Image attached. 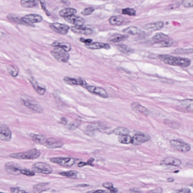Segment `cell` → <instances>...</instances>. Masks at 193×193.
<instances>
[{
  "mask_svg": "<svg viewBox=\"0 0 193 193\" xmlns=\"http://www.w3.org/2000/svg\"><path fill=\"white\" fill-rule=\"evenodd\" d=\"M159 59L166 64L186 68L190 66L191 61L188 58L175 57L167 54L159 55Z\"/></svg>",
  "mask_w": 193,
  "mask_h": 193,
  "instance_id": "1",
  "label": "cell"
},
{
  "mask_svg": "<svg viewBox=\"0 0 193 193\" xmlns=\"http://www.w3.org/2000/svg\"><path fill=\"white\" fill-rule=\"evenodd\" d=\"M41 154L39 150L34 148L22 153L11 154L10 157L11 158L21 160H34L38 158Z\"/></svg>",
  "mask_w": 193,
  "mask_h": 193,
  "instance_id": "2",
  "label": "cell"
},
{
  "mask_svg": "<svg viewBox=\"0 0 193 193\" xmlns=\"http://www.w3.org/2000/svg\"><path fill=\"white\" fill-rule=\"evenodd\" d=\"M152 40L154 43L159 44L163 47H171L173 43V40L170 37L162 33L156 34L153 37Z\"/></svg>",
  "mask_w": 193,
  "mask_h": 193,
  "instance_id": "3",
  "label": "cell"
},
{
  "mask_svg": "<svg viewBox=\"0 0 193 193\" xmlns=\"http://www.w3.org/2000/svg\"><path fill=\"white\" fill-rule=\"evenodd\" d=\"M56 47L51 51V55L57 61L60 62H67L70 58V55L68 52L61 48Z\"/></svg>",
  "mask_w": 193,
  "mask_h": 193,
  "instance_id": "4",
  "label": "cell"
},
{
  "mask_svg": "<svg viewBox=\"0 0 193 193\" xmlns=\"http://www.w3.org/2000/svg\"><path fill=\"white\" fill-rule=\"evenodd\" d=\"M32 170L35 172L44 174H50L53 172V168L49 164L42 162H37L34 164Z\"/></svg>",
  "mask_w": 193,
  "mask_h": 193,
  "instance_id": "5",
  "label": "cell"
},
{
  "mask_svg": "<svg viewBox=\"0 0 193 193\" xmlns=\"http://www.w3.org/2000/svg\"><path fill=\"white\" fill-rule=\"evenodd\" d=\"M51 162L66 167H71L75 163V159L70 157H56L50 159Z\"/></svg>",
  "mask_w": 193,
  "mask_h": 193,
  "instance_id": "6",
  "label": "cell"
},
{
  "mask_svg": "<svg viewBox=\"0 0 193 193\" xmlns=\"http://www.w3.org/2000/svg\"><path fill=\"white\" fill-rule=\"evenodd\" d=\"M5 171L8 174L15 175L21 174L22 168L20 165L14 162H8L5 163L4 165Z\"/></svg>",
  "mask_w": 193,
  "mask_h": 193,
  "instance_id": "7",
  "label": "cell"
},
{
  "mask_svg": "<svg viewBox=\"0 0 193 193\" xmlns=\"http://www.w3.org/2000/svg\"><path fill=\"white\" fill-rule=\"evenodd\" d=\"M170 144L173 148L178 151L187 153L191 149V146L187 143L177 140H171Z\"/></svg>",
  "mask_w": 193,
  "mask_h": 193,
  "instance_id": "8",
  "label": "cell"
},
{
  "mask_svg": "<svg viewBox=\"0 0 193 193\" xmlns=\"http://www.w3.org/2000/svg\"><path fill=\"white\" fill-rule=\"evenodd\" d=\"M150 139V136L148 134L139 132L132 137L131 143L134 145H139L149 140Z\"/></svg>",
  "mask_w": 193,
  "mask_h": 193,
  "instance_id": "9",
  "label": "cell"
},
{
  "mask_svg": "<svg viewBox=\"0 0 193 193\" xmlns=\"http://www.w3.org/2000/svg\"><path fill=\"white\" fill-rule=\"evenodd\" d=\"M49 26L55 32L62 35L67 34L70 29V27L68 25L59 23H51Z\"/></svg>",
  "mask_w": 193,
  "mask_h": 193,
  "instance_id": "10",
  "label": "cell"
},
{
  "mask_svg": "<svg viewBox=\"0 0 193 193\" xmlns=\"http://www.w3.org/2000/svg\"><path fill=\"white\" fill-rule=\"evenodd\" d=\"M22 101L24 105L32 110L40 114L43 113V108L36 101L28 99H23Z\"/></svg>",
  "mask_w": 193,
  "mask_h": 193,
  "instance_id": "11",
  "label": "cell"
},
{
  "mask_svg": "<svg viewBox=\"0 0 193 193\" xmlns=\"http://www.w3.org/2000/svg\"><path fill=\"white\" fill-rule=\"evenodd\" d=\"M12 132L7 125L3 124L0 127V139L7 142L11 139Z\"/></svg>",
  "mask_w": 193,
  "mask_h": 193,
  "instance_id": "12",
  "label": "cell"
},
{
  "mask_svg": "<svg viewBox=\"0 0 193 193\" xmlns=\"http://www.w3.org/2000/svg\"><path fill=\"white\" fill-rule=\"evenodd\" d=\"M22 18L23 21L28 25L40 23L43 20V17L37 14H29L24 16Z\"/></svg>",
  "mask_w": 193,
  "mask_h": 193,
  "instance_id": "13",
  "label": "cell"
},
{
  "mask_svg": "<svg viewBox=\"0 0 193 193\" xmlns=\"http://www.w3.org/2000/svg\"><path fill=\"white\" fill-rule=\"evenodd\" d=\"M86 88L90 93L94 94L103 98H107L108 97V94L107 92L103 88L94 86H86Z\"/></svg>",
  "mask_w": 193,
  "mask_h": 193,
  "instance_id": "14",
  "label": "cell"
},
{
  "mask_svg": "<svg viewBox=\"0 0 193 193\" xmlns=\"http://www.w3.org/2000/svg\"><path fill=\"white\" fill-rule=\"evenodd\" d=\"M44 145L48 148L56 149L61 148L63 145V143L60 140L54 138L47 139Z\"/></svg>",
  "mask_w": 193,
  "mask_h": 193,
  "instance_id": "15",
  "label": "cell"
},
{
  "mask_svg": "<svg viewBox=\"0 0 193 193\" xmlns=\"http://www.w3.org/2000/svg\"><path fill=\"white\" fill-rule=\"evenodd\" d=\"M131 107L134 111L145 116H149V111L143 106L141 105L139 102H134L131 104Z\"/></svg>",
  "mask_w": 193,
  "mask_h": 193,
  "instance_id": "16",
  "label": "cell"
},
{
  "mask_svg": "<svg viewBox=\"0 0 193 193\" xmlns=\"http://www.w3.org/2000/svg\"><path fill=\"white\" fill-rule=\"evenodd\" d=\"M65 21L75 26H82L85 23V21L82 17L73 15L64 18Z\"/></svg>",
  "mask_w": 193,
  "mask_h": 193,
  "instance_id": "17",
  "label": "cell"
},
{
  "mask_svg": "<svg viewBox=\"0 0 193 193\" xmlns=\"http://www.w3.org/2000/svg\"><path fill=\"white\" fill-rule=\"evenodd\" d=\"M164 26V22L162 21L150 23L147 24L144 26L145 30L149 31H154L162 29Z\"/></svg>",
  "mask_w": 193,
  "mask_h": 193,
  "instance_id": "18",
  "label": "cell"
},
{
  "mask_svg": "<svg viewBox=\"0 0 193 193\" xmlns=\"http://www.w3.org/2000/svg\"><path fill=\"white\" fill-rule=\"evenodd\" d=\"M63 80L67 84L70 85H80L86 86V85L85 81L81 79L65 77L64 78Z\"/></svg>",
  "mask_w": 193,
  "mask_h": 193,
  "instance_id": "19",
  "label": "cell"
},
{
  "mask_svg": "<svg viewBox=\"0 0 193 193\" xmlns=\"http://www.w3.org/2000/svg\"><path fill=\"white\" fill-rule=\"evenodd\" d=\"M71 29L74 33L85 35H90L93 33V31H92L91 29L87 27H84L83 26H72Z\"/></svg>",
  "mask_w": 193,
  "mask_h": 193,
  "instance_id": "20",
  "label": "cell"
},
{
  "mask_svg": "<svg viewBox=\"0 0 193 193\" xmlns=\"http://www.w3.org/2000/svg\"><path fill=\"white\" fill-rule=\"evenodd\" d=\"M179 107L185 110L193 112V99H186L180 101Z\"/></svg>",
  "mask_w": 193,
  "mask_h": 193,
  "instance_id": "21",
  "label": "cell"
},
{
  "mask_svg": "<svg viewBox=\"0 0 193 193\" xmlns=\"http://www.w3.org/2000/svg\"><path fill=\"white\" fill-rule=\"evenodd\" d=\"M87 48L91 49H97L104 48L108 49L110 48V46L108 44L102 43V42H95L86 45Z\"/></svg>",
  "mask_w": 193,
  "mask_h": 193,
  "instance_id": "22",
  "label": "cell"
},
{
  "mask_svg": "<svg viewBox=\"0 0 193 193\" xmlns=\"http://www.w3.org/2000/svg\"><path fill=\"white\" fill-rule=\"evenodd\" d=\"M77 10L75 8H67L61 10L59 12L60 16L64 18L70 16L75 15L77 13Z\"/></svg>",
  "mask_w": 193,
  "mask_h": 193,
  "instance_id": "23",
  "label": "cell"
},
{
  "mask_svg": "<svg viewBox=\"0 0 193 193\" xmlns=\"http://www.w3.org/2000/svg\"><path fill=\"white\" fill-rule=\"evenodd\" d=\"M39 2V0H21L20 3L23 7L32 8L36 7Z\"/></svg>",
  "mask_w": 193,
  "mask_h": 193,
  "instance_id": "24",
  "label": "cell"
},
{
  "mask_svg": "<svg viewBox=\"0 0 193 193\" xmlns=\"http://www.w3.org/2000/svg\"><path fill=\"white\" fill-rule=\"evenodd\" d=\"M163 164L167 165L178 166L182 164V162L179 159L173 157H168L163 161Z\"/></svg>",
  "mask_w": 193,
  "mask_h": 193,
  "instance_id": "25",
  "label": "cell"
},
{
  "mask_svg": "<svg viewBox=\"0 0 193 193\" xmlns=\"http://www.w3.org/2000/svg\"><path fill=\"white\" fill-rule=\"evenodd\" d=\"M30 82L35 91H36L39 94L43 95L45 94L46 92L45 88L40 86L38 83L36 81L34 80L31 79Z\"/></svg>",
  "mask_w": 193,
  "mask_h": 193,
  "instance_id": "26",
  "label": "cell"
},
{
  "mask_svg": "<svg viewBox=\"0 0 193 193\" xmlns=\"http://www.w3.org/2000/svg\"><path fill=\"white\" fill-rule=\"evenodd\" d=\"M30 136L35 142L44 145L45 144L46 140L47 139L45 136L40 134H31Z\"/></svg>",
  "mask_w": 193,
  "mask_h": 193,
  "instance_id": "27",
  "label": "cell"
},
{
  "mask_svg": "<svg viewBox=\"0 0 193 193\" xmlns=\"http://www.w3.org/2000/svg\"><path fill=\"white\" fill-rule=\"evenodd\" d=\"M110 24L112 25L119 26L124 22V19L120 16H113L109 19Z\"/></svg>",
  "mask_w": 193,
  "mask_h": 193,
  "instance_id": "28",
  "label": "cell"
},
{
  "mask_svg": "<svg viewBox=\"0 0 193 193\" xmlns=\"http://www.w3.org/2000/svg\"><path fill=\"white\" fill-rule=\"evenodd\" d=\"M7 18L9 21H11L12 22L15 23V24L23 25H28L25 22L23 21L22 18H19L18 16H17L15 15H9L7 16Z\"/></svg>",
  "mask_w": 193,
  "mask_h": 193,
  "instance_id": "29",
  "label": "cell"
},
{
  "mask_svg": "<svg viewBox=\"0 0 193 193\" xmlns=\"http://www.w3.org/2000/svg\"><path fill=\"white\" fill-rule=\"evenodd\" d=\"M128 38L127 35L123 34H116L113 35L109 39V41L113 43H118L122 41H123Z\"/></svg>",
  "mask_w": 193,
  "mask_h": 193,
  "instance_id": "30",
  "label": "cell"
},
{
  "mask_svg": "<svg viewBox=\"0 0 193 193\" xmlns=\"http://www.w3.org/2000/svg\"><path fill=\"white\" fill-rule=\"evenodd\" d=\"M123 32L128 34L135 35L140 33V30L137 27L134 26H130L125 28L123 30Z\"/></svg>",
  "mask_w": 193,
  "mask_h": 193,
  "instance_id": "31",
  "label": "cell"
},
{
  "mask_svg": "<svg viewBox=\"0 0 193 193\" xmlns=\"http://www.w3.org/2000/svg\"><path fill=\"white\" fill-rule=\"evenodd\" d=\"M53 45L54 47L61 48L67 52H69L71 49V45L68 43H59V42H56L53 44Z\"/></svg>",
  "mask_w": 193,
  "mask_h": 193,
  "instance_id": "32",
  "label": "cell"
},
{
  "mask_svg": "<svg viewBox=\"0 0 193 193\" xmlns=\"http://www.w3.org/2000/svg\"><path fill=\"white\" fill-rule=\"evenodd\" d=\"M114 133L118 136L127 135L129 133L128 129L126 127H118L115 128L113 131Z\"/></svg>",
  "mask_w": 193,
  "mask_h": 193,
  "instance_id": "33",
  "label": "cell"
},
{
  "mask_svg": "<svg viewBox=\"0 0 193 193\" xmlns=\"http://www.w3.org/2000/svg\"><path fill=\"white\" fill-rule=\"evenodd\" d=\"M8 73L13 77H17L19 74V69L17 67L14 65H9L7 68Z\"/></svg>",
  "mask_w": 193,
  "mask_h": 193,
  "instance_id": "34",
  "label": "cell"
},
{
  "mask_svg": "<svg viewBox=\"0 0 193 193\" xmlns=\"http://www.w3.org/2000/svg\"><path fill=\"white\" fill-rule=\"evenodd\" d=\"M62 176L70 178H76L77 177V172L75 171H69L59 173Z\"/></svg>",
  "mask_w": 193,
  "mask_h": 193,
  "instance_id": "35",
  "label": "cell"
},
{
  "mask_svg": "<svg viewBox=\"0 0 193 193\" xmlns=\"http://www.w3.org/2000/svg\"><path fill=\"white\" fill-rule=\"evenodd\" d=\"M117 47L120 52L123 53L129 54L132 53L133 52V50L127 47L126 45H123V44L118 45L117 46Z\"/></svg>",
  "mask_w": 193,
  "mask_h": 193,
  "instance_id": "36",
  "label": "cell"
},
{
  "mask_svg": "<svg viewBox=\"0 0 193 193\" xmlns=\"http://www.w3.org/2000/svg\"><path fill=\"white\" fill-rule=\"evenodd\" d=\"M118 141L122 144H129L132 142V137L127 135L120 136L118 138Z\"/></svg>",
  "mask_w": 193,
  "mask_h": 193,
  "instance_id": "37",
  "label": "cell"
},
{
  "mask_svg": "<svg viewBox=\"0 0 193 193\" xmlns=\"http://www.w3.org/2000/svg\"><path fill=\"white\" fill-rule=\"evenodd\" d=\"M193 53V49H177L174 50L173 53L176 54L184 55L192 54Z\"/></svg>",
  "mask_w": 193,
  "mask_h": 193,
  "instance_id": "38",
  "label": "cell"
},
{
  "mask_svg": "<svg viewBox=\"0 0 193 193\" xmlns=\"http://www.w3.org/2000/svg\"><path fill=\"white\" fill-rule=\"evenodd\" d=\"M136 12V11L132 8H127L122 10V14L129 16H135Z\"/></svg>",
  "mask_w": 193,
  "mask_h": 193,
  "instance_id": "39",
  "label": "cell"
},
{
  "mask_svg": "<svg viewBox=\"0 0 193 193\" xmlns=\"http://www.w3.org/2000/svg\"><path fill=\"white\" fill-rule=\"evenodd\" d=\"M103 187L104 188L109 189L110 191L113 192H117L118 190L116 188H114L113 184L109 182L104 183L103 185Z\"/></svg>",
  "mask_w": 193,
  "mask_h": 193,
  "instance_id": "40",
  "label": "cell"
},
{
  "mask_svg": "<svg viewBox=\"0 0 193 193\" xmlns=\"http://www.w3.org/2000/svg\"><path fill=\"white\" fill-rule=\"evenodd\" d=\"M182 4L186 8L193 7V0H182Z\"/></svg>",
  "mask_w": 193,
  "mask_h": 193,
  "instance_id": "41",
  "label": "cell"
},
{
  "mask_svg": "<svg viewBox=\"0 0 193 193\" xmlns=\"http://www.w3.org/2000/svg\"><path fill=\"white\" fill-rule=\"evenodd\" d=\"M94 9L92 7H89L83 10L81 12V13L83 15L85 16H88L91 15L93 12L94 11Z\"/></svg>",
  "mask_w": 193,
  "mask_h": 193,
  "instance_id": "42",
  "label": "cell"
},
{
  "mask_svg": "<svg viewBox=\"0 0 193 193\" xmlns=\"http://www.w3.org/2000/svg\"><path fill=\"white\" fill-rule=\"evenodd\" d=\"M21 174L28 176H33L35 175V172L34 171H30L29 170L22 169L21 171Z\"/></svg>",
  "mask_w": 193,
  "mask_h": 193,
  "instance_id": "43",
  "label": "cell"
},
{
  "mask_svg": "<svg viewBox=\"0 0 193 193\" xmlns=\"http://www.w3.org/2000/svg\"><path fill=\"white\" fill-rule=\"evenodd\" d=\"M10 191L12 193H24L26 192V191L21 190L18 187H12L10 188Z\"/></svg>",
  "mask_w": 193,
  "mask_h": 193,
  "instance_id": "44",
  "label": "cell"
},
{
  "mask_svg": "<svg viewBox=\"0 0 193 193\" xmlns=\"http://www.w3.org/2000/svg\"><path fill=\"white\" fill-rule=\"evenodd\" d=\"M40 2L42 9H43L44 11L46 12V14H47L48 16L50 15V14H49V12L47 11V9H46L45 4V2L44 1V0H40Z\"/></svg>",
  "mask_w": 193,
  "mask_h": 193,
  "instance_id": "45",
  "label": "cell"
},
{
  "mask_svg": "<svg viewBox=\"0 0 193 193\" xmlns=\"http://www.w3.org/2000/svg\"><path fill=\"white\" fill-rule=\"evenodd\" d=\"M80 41L81 42H83V43L86 44V45L91 44L92 42V40L91 39H85L83 38L80 39Z\"/></svg>",
  "mask_w": 193,
  "mask_h": 193,
  "instance_id": "46",
  "label": "cell"
},
{
  "mask_svg": "<svg viewBox=\"0 0 193 193\" xmlns=\"http://www.w3.org/2000/svg\"><path fill=\"white\" fill-rule=\"evenodd\" d=\"M48 183H46L39 184H38V185H35L34 186V188L36 189L39 188V187L40 188V187H42L44 186L47 185H48Z\"/></svg>",
  "mask_w": 193,
  "mask_h": 193,
  "instance_id": "47",
  "label": "cell"
},
{
  "mask_svg": "<svg viewBox=\"0 0 193 193\" xmlns=\"http://www.w3.org/2000/svg\"><path fill=\"white\" fill-rule=\"evenodd\" d=\"M79 123H72L70 126H69V129L70 130H73L75 129L76 127L78 126Z\"/></svg>",
  "mask_w": 193,
  "mask_h": 193,
  "instance_id": "48",
  "label": "cell"
},
{
  "mask_svg": "<svg viewBox=\"0 0 193 193\" xmlns=\"http://www.w3.org/2000/svg\"><path fill=\"white\" fill-rule=\"evenodd\" d=\"M179 6L180 5L179 3H174V4H172L171 5H170L169 7V9L172 10L173 8L175 9L178 7H179Z\"/></svg>",
  "mask_w": 193,
  "mask_h": 193,
  "instance_id": "49",
  "label": "cell"
},
{
  "mask_svg": "<svg viewBox=\"0 0 193 193\" xmlns=\"http://www.w3.org/2000/svg\"><path fill=\"white\" fill-rule=\"evenodd\" d=\"M191 192L190 189H182L181 190H178L177 191L178 192L180 193H189Z\"/></svg>",
  "mask_w": 193,
  "mask_h": 193,
  "instance_id": "50",
  "label": "cell"
},
{
  "mask_svg": "<svg viewBox=\"0 0 193 193\" xmlns=\"http://www.w3.org/2000/svg\"><path fill=\"white\" fill-rule=\"evenodd\" d=\"M94 161V159H93V158L90 159V160H89L86 163L87 165H89L90 166H92V163H93V162Z\"/></svg>",
  "mask_w": 193,
  "mask_h": 193,
  "instance_id": "51",
  "label": "cell"
},
{
  "mask_svg": "<svg viewBox=\"0 0 193 193\" xmlns=\"http://www.w3.org/2000/svg\"><path fill=\"white\" fill-rule=\"evenodd\" d=\"M86 165H87L86 163L84 162H80L78 164V167H83V166H84Z\"/></svg>",
  "mask_w": 193,
  "mask_h": 193,
  "instance_id": "52",
  "label": "cell"
},
{
  "mask_svg": "<svg viewBox=\"0 0 193 193\" xmlns=\"http://www.w3.org/2000/svg\"><path fill=\"white\" fill-rule=\"evenodd\" d=\"M104 192V191L103 190H97L96 191H94V193H103Z\"/></svg>",
  "mask_w": 193,
  "mask_h": 193,
  "instance_id": "53",
  "label": "cell"
},
{
  "mask_svg": "<svg viewBox=\"0 0 193 193\" xmlns=\"http://www.w3.org/2000/svg\"><path fill=\"white\" fill-rule=\"evenodd\" d=\"M173 179L172 178H169V179H168V181H169V182H173Z\"/></svg>",
  "mask_w": 193,
  "mask_h": 193,
  "instance_id": "54",
  "label": "cell"
},
{
  "mask_svg": "<svg viewBox=\"0 0 193 193\" xmlns=\"http://www.w3.org/2000/svg\"><path fill=\"white\" fill-rule=\"evenodd\" d=\"M79 186H88V185H79Z\"/></svg>",
  "mask_w": 193,
  "mask_h": 193,
  "instance_id": "55",
  "label": "cell"
},
{
  "mask_svg": "<svg viewBox=\"0 0 193 193\" xmlns=\"http://www.w3.org/2000/svg\"><path fill=\"white\" fill-rule=\"evenodd\" d=\"M191 186H192V187H193V184H191Z\"/></svg>",
  "mask_w": 193,
  "mask_h": 193,
  "instance_id": "56",
  "label": "cell"
},
{
  "mask_svg": "<svg viewBox=\"0 0 193 193\" xmlns=\"http://www.w3.org/2000/svg\"><path fill=\"white\" fill-rule=\"evenodd\" d=\"M103 1H107V0H103Z\"/></svg>",
  "mask_w": 193,
  "mask_h": 193,
  "instance_id": "57",
  "label": "cell"
}]
</instances>
